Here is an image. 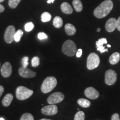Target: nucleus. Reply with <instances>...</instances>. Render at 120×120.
Listing matches in <instances>:
<instances>
[{
  "instance_id": "nucleus-20",
  "label": "nucleus",
  "mask_w": 120,
  "mask_h": 120,
  "mask_svg": "<svg viewBox=\"0 0 120 120\" xmlns=\"http://www.w3.org/2000/svg\"><path fill=\"white\" fill-rule=\"evenodd\" d=\"M53 25L55 27L60 28L63 25V20L59 16H56L54 18L53 20Z\"/></svg>"
},
{
  "instance_id": "nucleus-7",
  "label": "nucleus",
  "mask_w": 120,
  "mask_h": 120,
  "mask_svg": "<svg viewBox=\"0 0 120 120\" xmlns=\"http://www.w3.org/2000/svg\"><path fill=\"white\" fill-rule=\"evenodd\" d=\"M15 32H16V28L15 26L10 25L7 27L4 34V39L6 42L7 43H11L14 41V35Z\"/></svg>"
},
{
  "instance_id": "nucleus-40",
  "label": "nucleus",
  "mask_w": 120,
  "mask_h": 120,
  "mask_svg": "<svg viewBox=\"0 0 120 120\" xmlns=\"http://www.w3.org/2000/svg\"><path fill=\"white\" fill-rule=\"evenodd\" d=\"M0 120H4V118L1 117V118H0Z\"/></svg>"
},
{
  "instance_id": "nucleus-32",
  "label": "nucleus",
  "mask_w": 120,
  "mask_h": 120,
  "mask_svg": "<svg viewBox=\"0 0 120 120\" xmlns=\"http://www.w3.org/2000/svg\"><path fill=\"white\" fill-rule=\"evenodd\" d=\"M82 55V49H79L77 51V52H76V57L78 58H79L81 57Z\"/></svg>"
},
{
  "instance_id": "nucleus-21",
  "label": "nucleus",
  "mask_w": 120,
  "mask_h": 120,
  "mask_svg": "<svg viewBox=\"0 0 120 120\" xmlns=\"http://www.w3.org/2000/svg\"><path fill=\"white\" fill-rule=\"evenodd\" d=\"M77 103L79 106L83 108H88L91 106V102L88 100L84 98H79L78 100Z\"/></svg>"
},
{
  "instance_id": "nucleus-19",
  "label": "nucleus",
  "mask_w": 120,
  "mask_h": 120,
  "mask_svg": "<svg viewBox=\"0 0 120 120\" xmlns=\"http://www.w3.org/2000/svg\"><path fill=\"white\" fill-rule=\"evenodd\" d=\"M73 6L75 11L77 12H81L83 9V6L80 0H73L72 2Z\"/></svg>"
},
{
  "instance_id": "nucleus-4",
  "label": "nucleus",
  "mask_w": 120,
  "mask_h": 120,
  "mask_svg": "<svg viewBox=\"0 0 120 120\" xmlns=\"http://www.w3.org/2000/svg\"><path fill=\"white\" fill-rule=\"evenodd\" d=\"M34 94L32 90H30L26 87L20 86L17 87L16 90V96L18 100H25L29 98Z\"/></svg>"
},
{
  "instance_id": "nucleus-30",
  "label": "nucleus",
  "mask_w": 120,
  "mask_h": 120,
  "mask_svg": "<svg viewBox=\"0 0 120 120\" xmlns=\"http://www.w3.org/2000/svg\"><path fill=\"white\" fill-rule=\"evenodd\" d=\"M47 35L44 32H40L38 34V38L39 40H45V39L47 38Z\"/></svg>"
},
{
  "instance_id": "nucleus-34",
  "label": "nucleus",
  "mask_w": 120,
  "mask_h": 120,
  "mask_svg": "<svg viewBox=\"0 0 120 120\" xmlns=\"http://www.w3.org/2000/svg\"><path fill=\"white\" fill-rule=\"evenodd\" d=\"M4 92V87L1 85H0V97H1L3 93Z\"/></svg>"
},
{
  "instance_id": "nucleus-6",
  "label": "nucleus",
  "mask_w": 120,
  "mask_h": 120,
  "mask_svg": "<svg viewBox=\"0 0 120 120\" xmlns=\"http://www.w3.org/2000/svg\"><path fill=\"white\" fill-rule=\"evenodd\" d=\"M117 80V73L112 70H109L105 73V81L106 85L111 86L115 83Z\"/></svg>"
},
{
  "instance_id": "nucleus-39",
  "label": "nucleus",
  "mask_w": 120,
  "mask_h": 120,
  "mask_svg": "<svg viewBox=\"0 0 120 120\" xmlns=\"http://www.w3.org/2000/svg\"><path fill=\"white\" fill-rule=\"evenodd\" d=\"M107 46L108 47H111V45H107Z\"/></svg>"
},
{
  "instance_id": "nucleus-31",
  "label": "nucleus",
  "mask_w": 120,
  "mask_h": 120,
  "mask_svg": "<svg viewBox=\"0 0 120 120\" xmlns=\"http://www.w3.org/2000/svg\"><path fill=\"white\" fill-rule=\"evenodd\" d=\"M111 120H120V116L118 113H114L111 117Z\"/></svg>"
},
{
  "instance_id": "nucleus-8",
  "label": "nucleus",
  "mask_w": 120,
  "mask_h": 120,
  "mask_svg": "<svg viewBox=\"0 0 120 120\" xmlns=\"http://www.w3.org/2000/svg\"><path fill=\"white\" fill-rule=\"evenodd\" d=\"M64 98V94L61 92H56L52 94L47 98V102L49 104H56L62 102Z\"/></svg>"
},
{
  "instance_id": "nucleus-28",
  "label": "nucleus",
  "mask_w": 120,
  "mask_h": 120,
  "mask_svg": "<svg viewBox=\"0 0 120 120\" xmlns=\"http://www.w3.org/2000/svg\"><path fill=\"white\" fill-rule=\"evenodd\" d=\"M34 25L32 22H30L27 23L25 26V30L27 32H30L34 29Z\"/></svg>"
},
{
  "instance_id": "nucleus-13",
  "label": "nucleus",
  "mask_w": 120,
  "mask_h": 120,
  "mask_svg": "<svg viewBox=\"0 0 120 120\" xmlns=\"http://www.w3.org/2000/svg\"><path fill=\"white\" fill-rule=\"evenodd\" d=\"M105 28L106 30L109 32H112L117 28V19L115 18L109 19L106 22L105 25Z\"/></svg>"
},
{
  "instance_id": "nucleus-24",
  "label": "nucleus",
  "mask_w": 120,
  "mask_h": 120,
  "mask_svg": "<svg viewBox=\"0 0 120 120\" xmlns=\"http://www.w3.org/2000/svg\"><path fill=\"white\" fill-rule=\"evenodd\" d=\"M85 114L83 111H79L75 115L74 120H85Z\"/></svg>"
},
{
  "instance_id": "nucleus-12",
  "label": "nucleus",
  "mask_w": 120,
  "mask_h": 120,
  "mask_svg": "<svg viewBox=\"0 0 120 120\" xmlns=\"http://www.w3.org/2000/svg\"><path fill=\"white\" fill-rule=\"evenodd\" d=\"M85 94L87 98L91 100H96L100 96L98 91L92 87H89L85 90Z\"/></svg>"
},
{
  "instance_id": "nucleus-23",
  "label": "nucleus",
  "mask_w": 120,
  "mask_h": 120,
  "mask_svg": "<svg viewBox=\"0 0 120 120\" xmlns=\"http://www.w3.org/2000/svg\"><path fill=\"white\" fill-rule=\"evenodd\" d=\"M23 34V32L21 30H19L17 31H16L14 35V41L16 42H19Z\"/></svg>"
},
{
  "instance_id": "nucleus-41",
  "label": "nucleus",
  "mask_w": 120,
  "mask_h": 120,
  "mask_svg": "<svg viewBox=\"0 0 120 120\" xmlns=\"http://www.w3.org/2000/svg\"><path fill=\"white\" fill-rule=\"evenodd\" d=\"M4 0H0V2H4Z\"/></svg>"
},
{
  "instance_id": "nucleus-2",
  "label": "nucleus",
  "mask_w": 120,
  "mask_h": 120,
  "mask_svg": "<svg viewBox=\"0 0 120 120\" xmlns=\"http://www.w3.org/2000/svg\"><path fill=\"white\" fill-rule=\"evenodd\" d=\"M57 81L55 77L49 76L43 81L41 85V90L44 94H47L53 90L56 86Z\"/></svg>"
},
{
  "instance_id": "nucleus-37",
  "label": "nucleus",
  "mask_w": 120,
  "mask_h": 120,
  "mask_svg": "<svg viewBox=\"0 0 120 120\" xmlns=\"http://www.w3.org/2000/svg\"><path fill=\"white\" fill-rule=\"evenodd\" d=\"M40 120H51L49 119H46V118H42V119H41Z\"/></svg>"
},
{
  "instance_id": "nucleus-18",
  "label": "nucleus",
  "mask_w": 120,
  "mask_h": 120,
  "mask_svg": "<svg viewBox=\"0 0 120 120\" xmlns=\"http://www.w3.org/2000/svg\"><path fill=\"white\" fill-rule=\"evenodd\" d=\"M120 60V54L118 52H115L109 57V62L111 64H116Z\"/></svg>"
},
{
  "instance_id": "nucleus-36",
  "label": "nucleus",
  "mask_w": 120,
  "mask_h": 120,
  "mask_svg": "<svg viewBox=\"0 0 120 120\" xmlns=\"http://www.w3.org/2000/svg\"><path fill=\"white\" fill-rule=\"evenodd\" d=\"M55 0H47L48 4H51V3H53L55 2Z\"/></svg>"
},
{
  "instance_id": "nucleus-42",
  "label": "nucleus",
  "mask_w": 120,
  "mask_h": 120,
  "mask_svg": "<svg viewBox=\"0 0 120 120\" xmlns=\"http://www.w3.org/2000/svg\"><path fill=\"white\" fill-rule=\"evenodd\" d=\"M0 65H1V64H0Z\"/></svg>"
},
{
  "instance_id": "nucleus-16",
  "label": "nucleus",
  "mask_w": 120,
  "mask_h": 120,
  "mask_svg": "<svg viewBox=\"0 0 120 120\" xmlns=\"http://www.w3.org/2000/svg\"><path fill=\"white\" fill-rule=\"evenodd\" d=\"M13 99V96L11 94H6V96L4 97L2 103L3 106L4 107H8L12 101Z\"/></svg>"
},
{
  "instance_id": "nucleus-29",
  "label": "nucleus",
  "mask_w": 120,
  "mask_h": 120,
  "mask_svg": "<svg viewBox=\"0 0 120 120\" xmlns=\"http://www.w3.org/2000/svg\"><path fill=\"white\" fill-rule=\"evenodd\" d=\"M28 60H29V58L28 57L25 56L23 57L22 59V67H27V66L28 64Z\"/></svg>"
},
{
  "instance_id": "nucleus-11",
  "label": "nucleus",
  "mask_w": 120,
  "mask_h": 120,
  "mask_svg": "<svg viewBox=\"0 0 120 120\" xmlns=\"http://www.w3.org/2000/svg\"><path fill=\"white\" fill-rule=\"evenodd\" d=\"M12 72V68L11 64L8 62H5L1 68V73L3 77H8Z\"/></svg>"
},
{
  "instance_id": "nucleus-35",
  "label": "nucleus",
  "mask_w": 120,
  "mask_h": 120,
  "mask_svg": "<svg viewBox=\"0 0 120 120\" xmlns=\"http://www.w3.org/2000/svg\"><path fill=\"white\" fill-rule=\"evenodd\" d=\"M4 6L2 5V4H0V13L2 12H4Z\"/></svg>"
},
{
  "instance_id": "nucleus-1",
  "label": "nucleus",
  "mask_w": 120,
  "mask_h": 120,
  "mask_svg": "<svg viewBox=\"0 0 120 120\" xmlns=\"http://www.w3.org/2000/svg\"><path fill=\"white\" fill-rule=\"evenodd\" d=\"M113 7L111 0H105L94 10V16L98 19H102L106 17L111 11Z\"/></svg>"
},
{
  "instance_id": "nucleus-17",
  "label": "nucleus",
  "mask_w": 120,
  "mask_h": 120,
  "mask_svg": "<svg viewBox=\"0 0 120 120\" xmlns=\"http://www.w3.org/2000/svg\"><path fill=\"white\" fill-rule=\"evenodd\" d=\"M65 32L68 36H73L76 34V29L75 27L71 23H67L64 27Z\"/></svg>"
},
{
  "instance_id": "nucleus-22",
  "label": "nucleus",
  "mask_w": 120,
  "mask_h": 120,
  "mask_svg": "<svg viewBox=\"0 0 120 120\" xmlns=\"http://www.w3.org/2000/svg\"><path fill=\"white\" fill-rule=\"evenodd\" d=\"M51 15L47 12H45L41 15V21L43 22H47L49 21L51 19Z\"/></svg>"
},
{
  "instance_id": "nucleus-26",
  "label": "nucleus",
  "mask_w": 120,
  "mask_h": 120,
  "mask_svg": "<svg viewBox=\"0 0 120 120\" xmlns=\"http://www.w3.org/2000/svg\"><path fill=\"white\" fill-rule=\"evenodd\" d=\"M21 0H9L8 5L11 8H15Z\"/></svg>"
},
{
  "instance_id": "nucleus-14",
  "label": "nucleus",
  "mask_w": 120,
  "mask_h": 120,
  "mask_svg": "<svg viewBox=\"0 0 120 120\" xmlns=\"http://www.w3.org/2000/svg\"><path fill=\"white\" fill-rule=\"evenodd\" d=\"M107 43V41L106 40V38H102L99 39L98 41H96V47L97 49V50L98 51H100L101 53H104L105 52L108 51V49H106L105 48L104 46H103V45L106 44Z\"/></svg>"
},
{
  "instance_id": "nucleus-10",
  "label": "nucleus",
  "mask_w": 120,
  "mask_h": 120,
  "mask_svg": "<svg viewBox=\"0 0 120 120\" xmlns=\"http://www.w3.org/2000/svg\"><path fill=\"white\" fill-rule=\"evenodd\" d=\"M19 75L23 78H33L36 76V73L27 68L21 67L19 69Z\"/></svg>"
},
{
  "instance_id": "nucleus-38",
  "label": "nucleus",
  "mask_w": 120,
  "mask_h": 120,
  "mask_svg": "<svg viewBox=\"0 0 120 120\" xmlns=\"http://www.w3.org/2000/svg\"><path fill=\"white\" fill-rule=\"evenodd\" d=\"M100 31H101V29H100V28H97V31H98V32H100Z\"/></svg>"
},
{
  "instance_id": "nucleus-5",
  "label": "nucleus",
  "mask_w": 120,
  "mask_h": 120,
  "mask_svg": "<svg viewBox=\"0 0 120 120\" xmlns=\"http://www.w3.org/2000/svg\"><path fill=\"white\" fill-rule=\"evenodd\" d=\"M100 59L98 55L96 53H91L87 60V67L88 70H92L97 68L100 64Z\"/></svg>"
},
{
  "instance_id": "nucleus-3",
  "label": "nucleus",
  "mask_w": 120,
  "mask_h": 120,
  "mask_svg": "<svg viewBox=\"0 0 120 120\" xmlns=\"http://www.w3.org/2000/svg\"><path fill=\"white\" fill-rule=\"evenodd\" d=\"M62 52L64 55L70 57H72L76 55L77 47L74 42L68 40L64 42L62 47Z\"/></svg>"
},
{
  "instance_id": "nucleus-15",
  "label": "nucleus",
  "mask_w": 120,
  "mask_h": 120,
  "mask_svg": "<svg viewBox=\"0 0 120 120\" xmlns=\"http://www.w3.org/2000/svg\"><path fill=\"white\" fill-rule=\"evenodd\" d=\"M61 9L64 13L70 15L73 12V9L70 4L67 2H64L61 4Z\"/></svg>"
},
{
  "instance_id": "nucleus-27",
  "label": "nucleus",
  "mask_w": 120,
  "mask_h": 120,
  "mask_svg": "<svg viewBox=\"0 0 120 120\" xmlns=\"http://www.w3.org/2000/svg\"><path fill=\"white\" fill-rule=\"evenodd\" d=\"M31 64H32V66L34 67L38 66L39 64H40V58L38 57L35 56L32 58V60H31Z\"/></svg>"
},
{
  "instance_id": "nucleus-9",
  "label": "nucleus",
  "mask_w": 120,
  "mask_h": 120,
  "mask_svg": "<svg viewBox=\"0 0 120 120\" xmlns=\"http://www.w3.org/2000/svg\"><path fill=\"white\" fill-rule=\"evenodd\" d=\"M58 107L56 105L54 104H49L48 106H45L42 108L41 112L45 115L52 116L57 113Z\"/></svg>"
},
{
  "instance_id": "nucleus-33",
  "label": "nucleus",
  "mask_w": 120,
  "mask_h": 120,
  "mask_svg": "<svg viewBox=\"0 0 120 120\" xmlns=\"http://www.w3.org/2000/svg\"><path fill=\"white\" fill-rule=\"evenodd\" d=\"M117 28L118 31H120V17L117 19Z\"/></svg>"
},
{
  "instance_id": "nucleus-25",
  "label": "nucleus",
  "mask_w": 120,
  "mask_h": 120,
  "mask_svg": "<svg viewBox=\"0 0 120 120\" xmlns=\"http://www.w3.org/2000/svg\"><path fill=\"white\" fill-rule=\"evenodd\" d=\"M20 120H34V117L32 114L25 113L22 115Z\"/></svg>"
}]
</instances>
